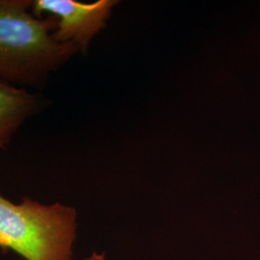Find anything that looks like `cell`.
I'll use <instances>...</instances> for the list:
<instances>
[{"label": "cell", "mask_w": 260, "mask_h": 260, "mask_svg": "<svg viewBox=\"0 0 260 260\" xmlns=\"http://www.w3.org/2000/svg\"><path fill=\"white\" fill-rule=\"evenodd\" d=\"M31 8L30 0H0V79L39 88L79 49L56 42V18H38Z\"/></svg>", "instance_id": "1"}, {"label": "cell", "mask_w": 260, "mask_h": 260, "mask_svg": "<svg viewBox=\"0 0 260 260\" xmlns=\"http://www.w3.org/2000/svg\"><path fill=\"white\" fill-rule=\"evenodd\" d=\"M75 207L44 205L28 197L14 204L0 195V248L25 260H74Z\"/></svg>", "instance_id": "2"}, {"label": "cell", "mask_w": 260, "mask_h": 260, "mask_svg": "<svg viewBox=\"0 0 260 260\" xmlns=\"http://www.w3.org/2000/svg\"><path fill=\"white\" fill-rule=\"evenodd\" d=\"M115 0H98L82 3L75 0H35L32 13L38 18L45 15L57 19V27L52 36L61 44L73 43L85 54L90 42L103 28L111 15Z\"/></svg>", "instance_id": "3"}, {"label": "cell", "mask_w": 260, "mask_h": 260, "mask_svg": "<svg viewBox=\"0 0 260 260\" xmlns=\"http://www.w3.org/2000/svg\"><path fill=\"white\" fill-rule=\"evenodd\" d=\"M46 104L44 95L0 79V149H6L19 126Z\"/></svg>", "instance_id": "4"}, {"label": "cell", "mask_w": 260, "mask_h": 260, "mask_svg": "<svg viewBox=\"0 0 260 260\" xmlns=\"http://www.w3.org/2000/svg\"><path fill=\"white\" fill-rule=\"evenodd\" d=\"M83 260H106L105 258V252H102V253H99L96 251H93V253Z\"/></svg>", "instance_id": "5"}]
</instances>
